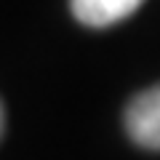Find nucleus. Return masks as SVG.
Returning <instances> with one entry per match:
<instances>
[{
  "label": "nucleus",
  "mask_w": 160,
  "mask_h": 160,
  "mask_svg": "<svg viewBox=\"0 0 160 160\" xmlns=\"http://www.w3.org/2000/svg\"><path fill=\"white\" fill-rule=\"evenodd\" d=\"M144 0H69V11L86 27H112L128 19Z\"/></svg>",
  "instance_id": "obj_2"
},
{
  "label": "nucleus",
  "mask_w": 160,
  "mask_h": 160,
  "mask_svg": "<svg viewBox=\"0 0 160 160\" xmlns=\"http://www.w3.org/2000/svg\"><path fill=\"white\" fill-rule=\"evenodd\" d=\"M3 128H6V109H3V102H0V136H3Z\"/></svg>",
  "instance_id": "obj_3"
},
{
  "label": "nucleus",
  "mask_w": 160,
  "mask_h": 160,
  "mask_svg": "<svg viewBox=\"0 0 160 160\" xmlns=\"http://www.w3.org/2000/svg\"><path fill=\"white\" fill-rule=\"evenodd\" d=\"M126 131L139 147L160 152V86L136 93L126 107Z\"/></svg>",
  "instance_id": "obj_1"
}]
</instances>
